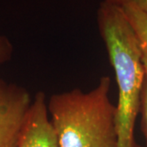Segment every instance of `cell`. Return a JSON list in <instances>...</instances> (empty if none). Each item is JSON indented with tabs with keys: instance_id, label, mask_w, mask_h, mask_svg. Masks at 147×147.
Listing matches in <instances>:
<instances>
[{
	"instance_id": "cell-1",
	"label": "cell",
	"mask_w": 147,
	"mask_h": 147,
	"mask_svg": "<svg viewBox=\"0 0 147 147\" xmlns=\"http://www.w3.org/2000/svg\"><path fill=\"white\" fill-rule=\"evenodd\" d=\"M96 22L118 86L117 147H141L134 137L146 74L139 42L121 7L101 1Z\"/></svg>"
},
{
	"instance_id": "cell-2",
	"label": "cell",
	"mask_w": 147,
	"mask_h": 147,
	"mask_svg": "<svg viewBox=\"0 0 147 147\" xmlns=\"http://www.w3.org/2000/svg\"><path fill=\"white\" fill-rule=\"evenodd\" d=\"M111 80L103 76L93 89L53 94L49 117L60 147H117V108L110 99Z\"/></svg>"
},
{
	"instance_id": "cell-3",
	"label": "cell",
	"mask_w": 147,
	"mask_h": 147,
	"mask_svg": "<svg viewBox=\"0 0 147 147\" xmlns=\"http://www.w3.org/2000/svg\"><path fill=\"white\" fill-rule=\"evenodd\" d=\"M32 100L25 88L0 79V147H18Z\"/></svg>"
},
{
	"instance_id": "cell-4",
	"label": "cell",
	"mask_w": 147,
	"mask_h": 147,
	"mask_svg": "<svg viewBox=\"0 0 147 147\" xmlns=\"http://www.w3.org/2000/svg\"><path fill=\"white\" fill-rule=\"evenodd\" d=\"M18 147H60L42 92H38L33 98Z\"/></svg>"
},
{
	"instance_id": "cell-5",
	"label": "cell",
	"mask_w": 147,
	"mask_h": 147,
	"mask_svg": "<svg viewBox=\"0 0 147 147\" xmlns=\"http://www.w3.org/2000/svg\"><path fill=\"white\" fill-rule=\"evenodd\" d=\"M139 42L145 72L147 74V14L131 7H122Z\"/></svg>"
},
{
	"instance_id": "cell-6",
	"label": "cell",
	"mask_w": 147,
	"mask_h": 147,
	"mask_svg": "<svg viewBox=\"0 0 147 147\" xmlns=\"http://www.w3.org/2000/svg\"><path fill=\"white\" fill-rule=\"evenodd\" d=\"M140 113L142 115L141 119V127L142 131L146 142L147 146V74H145V79L143 83V88L142 92V98H141V108Z\"/></svg>"
},
{
	"instance_id": "cell-7",
	"label": "cell",
	"mask_w": 147,
	"mask_h": 147,
	"mask_svg": "<svg viewBox=\"0 0 147 147\" xmlns=\"http://www.w3.org/2000/svg\"><path fill=\"white\" fill-rule=\"evenodd\" d=\"M13 55V46L8 38L0 35V65L9 61Z\"/></svg>"
},
{
	"instance_id": "cell-8",
	"label": "cell",
	"mask_w": 147,
	"mask_h": 147,
	"mask_svg": "<svg viewBox=\"0 0 147 147\" xmlns=\"http://www.w3.org/2000/svg\"><path fill=\"white\" fill-rule=\"evenodd\" d=\"M121 7H131L147 14V0H101Z\"/></svg>"
}]
</instances>
